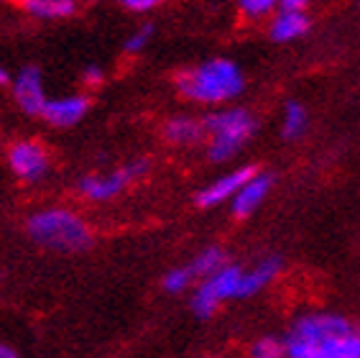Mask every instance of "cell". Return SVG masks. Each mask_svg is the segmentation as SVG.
<instances>
[{"label":"cell","instance_id":"cell-1","mask_svg":"<svg viewBox=\"0 0 360 358\" xmlns=\"http://www.w3.org/2000/svg\"><path fill=\"white\" fill-rule=\"evenodd\" d=\"M291 358H360V325L335 312H307L284 335Z\"/></svg>","mask_w":360,"mask_h":358},{"label":"cell","instance_id":"cell-2","mask_svg":"<svg viewBox=\"0 0 360 358\" xmlns=\"http://www.w3.org/2000/svg\"><path fill=\"white\" fill-rule=\"evenodd\" d=\"M174 87L184 100L197 105H228L243 95L245 90V75L233 59L215 56L181 69Z\"/></svg>","mask_w":360,"mask_h":358},{"label":"cell","instance_id":"cell-3","mask_svg":"<svg viewBox=\"0 0 360 358\" xmlns=\"http://www.w3.org/2000/svg\"><path fill=\"white\" fill-rule=\"evenodd\" d=\"M28 238L56 254H79L92 246V228L70 207H44L26 223Z\"/></svg>","mask_w":360,"mask_h":358},{"label":"cell","instance_id":"cell-4","mask_svg":"<svg viewBox=\"0 0 360 358\" xmlns=\"http://www.w3.org/2000/svg\"><path fill=\"white\" fill-rule=\"evenodd\" d=\"M202 123H205L207 156L215 164L236 159L248 146L250 138L256 136L258 128L256 116L248 108H240V105L212 111L207 118H202Z\"/></svg>","mask_w":360,"mask_h":358},{"label":"cell","instance_id":"cell-5","mask_svg":"<svg viewBox=\"0 0 360 358\" xmlns=\"http://www.w3.org/2000/svg\"><path fill=\"white\" fill-rule=\"evenodd\" d=\"M243 266L236 264H222L212 274L197 282V290L192 295V310L197 317H212L222 304L230 300H238Z\"/></svg>","mask_w":360,"mask_h":358},{"label":"cell","instance_id":"cell-6","mask_svg":"<svg viewBox=\"0 0 360 358\" xmlns=\"http://www.w3.org/2000/svg\"><path fill=\"white\" fill-rule=\"evenodd\" d=\"M148 161L146 159H133L125 161L123 166L112 169L105 174H87L77 182V192L82 195L87 202H108L115 200L125 187H131L133 182H139L148 174Z\"/></svg>","mask_w":360,"mask_h":358},{"label":"cell","instance_id":"cell-7","mask_svg":"<svg viewBox=\"0 0 360 358\" xmlns=\"http://www.w3.org/2000/svg\"><path fill=\"white\" fill-rule=\"evenodd\" d=\"M6 164L15 179L36 185L51 169V154L39 138H15L6 149Z\"/></svg>","mask_w":360,"mask_h":358},{"label":"cell","instance_id":"cell-8","mask_svg":"<svg viewBox=\"0 0 360 358\" xmlns=\"http://www.w3.org/2000/svg\"><path fill=\"white\" fill-rule=\"evenodd\" d=\"M8 87H11V95H13V103L18 105V111L26 113V116H41L49 95L41 69L36 64H26V67L18 69Z\"/></svg>","mask_w":360,"mask_h":358},{"label":"cell","instance_id":"cell-9","mask_svg":"<svg viewBox=\"0 0 360 358\" xmlns=\"http://www.w3.org/2000/svg\"><path fill=\"white\" fill-rule=\"evenodd\" d=\"M90 113V97L84 92H72L62 97H49L44 105L41 118L51 128H72Z\"/></svg>","mask_w":360,"mask_h":358},{"label":"cell","instance_id":"cell-10","mask_svg":"<svg viewBox=\"0 0 360 358\" xmlns=\"http://www.w3.org/2000/svg\"><path fill=\"white\" fill-rule=\"evenodd\" d=\"M253 172H256L253 166H240V169L225 172L222 177L212 179L207 187H202L194 200H197V205H200V207H205V210L222 205V202H230V200H233V195H236L238 190L245 185V179H248Z\"/></svg>","mask_w":360,"mask_h":358},{"label":"cell","instance_id":"cell-11","mask_svg":"<svg viewBox=\"0 0 360 358\" xmlns=\"http://www.w3.org/2000/svg\"><path fill=\"white\" fill-rule=\"evenodd\" d=\"M271 187H274V177L266 172H253L248 179H245V185L233 195V200H230V210L236 218H248L258 210V207L264 205V200L269 197Z\"/></svg>","mask_w":360,"mask_h":358},{"label":"cell","instance_id":"cell-12","mask_svg":"<svg viewBox=\"0 0 360 358\" xmlns=\"http://www.w3.org/2000/svg\"><path fill=\"white\" fill-rule=\"evenodd\" d=\"M269 36L278 44L297 42L309 31V16L307 11H294V8H278L269 18Z\"/></svg>","mask_w":360,"mask_h":358},{"label":"cell","instance_id":"cell-13","mask_svg":"<svg viewBox=\"0 0 360 358\" xmlns=\"http://www.w3.org/2000/svg\"><path fill=\"white\" fill-rule=\"evenodd\" d=\"M281 271V261L276 256H266L261 261H256L250 268H243L240 287H238V300H248V297L264 292L266 287L274 284V279Z\"/></svg>","mask_w":360,"mask_h":358},{"label":"cell","instance_id":"cell-14","mask_svg":"<svg viewBox=\"0 0 360 358\" xmlns=\"http://www.w3.org/2000/svg\"><path fill=\"white\" fill-rule=\"evenodd\" d=\"M164 141L176 149H192L205 141V123L194 116H174L164 123Z\"/></svg>","mask_w":360,"mask_h":358},{"label":"cell","instance_id":"cell-15","mask_svg":"<svg viewBox=\"0 0 360 358\" xmlns=\"http://www.w3.org/2000/svg\"><path fill=\"white\" fill-rule=\"evenodd\" d=\"M23 13L36 21H64L79 8V0H15Z\"/></svg>","mask_w":360,"mask_h":358},{"label":"cell","instance_id":"cell-16","mask_svg":"<svg viewBox=\"0 0 360 358\" xmlns=\"http://www.w3.org/2000/svg\"><path fill=\"white\" fill-rule=\"evenodd\" d=\"M307 125H309V113L302 103L297 100H289L284 105V113H281V136L286 141H297L307 133Z\"/></svg>","mask_w":360,"mask_h":358},{"label":"cell","instance_id":"cell-17","mask_svg":"<svg viewBox=\"0 0 360 358\" xmlns=\"http://www.w3.org/2000/svg\"><path fill=\"white\" fill-rule=\"evenodd\" d=\"M222 264H228V256H225V251H222L220 246H210V248H205L202 254L194 256L187 266H189V271H192L194 279L200 282V279H205L207 274H212L215 268H220Z\"/></svg>","mask_w":360,"mask_h":358},{"label":"cell","instance_id":"cell-18","mask_svg":"<svg viewBox=\"0 0 360 358\" xmlns=\"http://www.w3.org/2000/svg\"><path fill=\"white\" fill-rule=\"evenodd\" d=\"M238 16L243 21L248 23H258L266 21L278 11V0H236Z\"/></svg>","mask_w":360,"mask_h":358},{"label":"cell","instance_id":"cell-19","mask_svg":"<svg viewBox=\"0 0 360 358\" xmlns=\"http://www.w3.org/2000/svg\"><path fill=\"white\" fill-rule=\"evenodd\" d=\"M250 356L253 358H281V356H286L284 338H276V335L258 338L256 343L250 345Z\"/></svg>","mask_w":360,"mask_h":358},{"label":"cell","instance_id":"cell-20","mask_svg":"<svg viewBox=\"0 0 360 358\" xmlns=\"http://www.w3.org/2000/svg\"><path fill=\"white\" fill-rule=\"evenodd\" d=\"M192 284H197V279L192 276V271H189L187 264H184V266L172 268V271L164 274V290H167L169 295H179V292L189 290Z\"/></svg>","mask_w":360,"mask_h":358},{"label":"cell","instance_id":"cell-21","mask_svg":"<svg viewBox=\"0 0 360 358\" xmlns=\"http://www.w3.org/2000/svg\"><path fill=\"white\" fill-rule=\"evenodd\" d=\"M151 39H153V26H151V23H143V26H139L131 36H128V39H125V54H141V51L151 44Z\"/></svg>","mask_w":360,"mask_h":358},{"label":"cell","instance_id":"cell-22","mask_svg":"<svg viewBox=\"0 0 360 358\" xmlns=\"http://www.w3.org/2000/svg\"><path fill=\"white\" fill-rule=\"evenodd\" d=\"M120 6L125 8V11H131V13H151V11H156V8L164 3V0H118Z\"/></svg>","mask_w":360,"mask_h":358},{"label":"cell","instance_id":"cell-23","mask_svg":"<svg viewBox=\"0 0 360 358\" xmlns=\"http://www.w3.org/2000/svg\"><path fill=\"white\" fill-rule=\"evenodd\" d=\"M82 82L87 85V87H100V85L105 82V72L100 69V64H87V67L82 69Z\"/></svg>","mask_w":360,"mask_h":358},{"label":"cell","instance_id":"cell-24","mask_svg":"<svg viewBox=\"0 0 360 358\" xmlns=\"http://www.w3.org/2000/svg\"><path fill=\"white\" fill-rule=\"evenodd\" d=\"M312 0H278V8H294V11H307Z\"/></svg>","mask_w":360,"mask_h":358},{"label":"cell","instance_id":"cell-25","mask_svg":"<svg viewBox=\"0 0 360 358\" xmlns=\"http://www.w3.org/2000/svg\"><path fill=\"white\" fill-rule=\"evenodd\" d=\"M15 356H18V351H15L13 345L0 343V358H15Z\"/></svg>","mask_w":360,"mask_h":358},{"label":"cell","instance_id":"cell-26","mask_svg":"<svg viewBox=\"0 0 360 358\" xmlns=\"http://www.w3.org/2000/svg\"><path fill=\"white\" fill-rule=\"evenodd\" d=\"M11 80H13V75L6 69V64H0V87H8V85H11Z\"/></svg>","mask_w":360,"mask_h":358},{"label":"cell","instance_id":"cell-27","mask_svg":"<svg viewBox=\"0 0 360 358\" xmlns=\"http://www.w3.org/2000/svg\"><path fill=\"white\" fill-rule=\"evenodd\" d=\"M0 3H3V0H0Z\"/></svg>","mask_w":360,"mask_h":358}]
</instances>
